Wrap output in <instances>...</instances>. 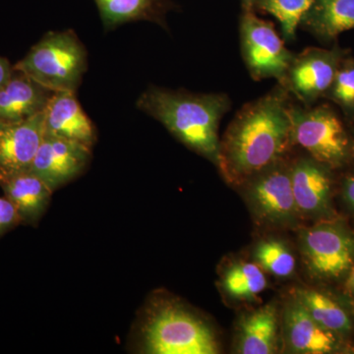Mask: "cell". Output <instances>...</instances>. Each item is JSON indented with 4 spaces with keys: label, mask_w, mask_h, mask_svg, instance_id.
Masks as SVG:
<instances>
[{
    "label": "cell",
    "mask_w": 354,
    "mask_h": 354,
    "mask_svg": "<svg viewBox=\"0 0 354 354\" xmlns=\"http://www.w3.org/2000/svg\"><path fill=\"white\" fill-rule=\"evenodd\" d=\"M44 134L77 142L92 149L95 130L77 101L75 92H55L44 111Z\"/></svg>",
    "instance_id": "10"
},
{
    "label": "cell",
    "mask_w": 354,
    "mask_h": 354,
    "mask_svg": "<svg viewBox=\"0 0 354 354\" xmlns=\"http://www.w3.org/2000/svg\"><path fill=\"white\" fill-rule=\"evenodd\" d=\"M315 0H260L261 8L281 23V30L286 39L295 38L297 26L313 6Z\"/></svg>",
    "instance_id": "22"
},
{
    "label": "cell",
    "mask_w": 354,
    "mask_h": 354,
    "mask_svg": "<svg viewBox=\"0 0 354 354\" xmlns=\"http://www.w3.org/2000/svg\"><path fill=\"white\" fill-rule=\"evenodd\" d=\"M249 1L259 2L260 0H249Z\"/></svg>",
    "instance_id": "29"
},
{
    "label": "cell",
    "mask_w": 354,
    "mask_h": 354,
    "mask_svg": "<svg viewBox=\"0 0 354 354\" xmlns=\"http://www.w3.org/2000/svg\"><path fill=\"white\" fill-rule=\"evenodd\" d=\"M353 152H354V148H353Z\"/></svg>",
    "instance_id": "30"
},
{
    "label": "cell",
    "mask_w": 354,
    "mask_h": 354,
    "mask_svg": "<svg viewBox=\"0 0 354 354\" xmlns=\"http://www.w3.org/2000/svg\"><path fill=\"white\" fill-rule=\"evenodd\" d=\"M344 197L348 204L354 208V176L351 177L344 185Z\"/></svg>",
    "instance_id": "27"
},
{
    "label": "cell",
    "mask_w": 354,
    "mask_h": 354,
    "mask_svg": "<svg viewBox=\"0 0 354 354\" xmlns=\"http://www.w3.org/2000/svg\"><path fill=\"white\" fill-rule=\"evenodd\" d=\"M266 286L264 272L252 263L232 266L223 278L225 291L237 299H252L265 290Z\"/></svg>",
    "instance_id": "21"
},
{
    "label": "cell",
    "mask_w": 354,
    "mask_h": 354,
    "mask_svg": "<svg viewBox=\"0 0 354 354\" xmlns=\"http://www.w3.org/2000/svg\"><path fill=\"white\" fill-rule=\"evenodd\" d=\"M292 139L322 164L339 165L348 153V136L341 120L327 106L290 109Z\"/></svg>",
    "instance_id": "5"
},
{
    "label": "cell",
    "mask_w": 354,
    "mask_h": 354,
    "mask_svg": "<svg viewBox=\"0 0 354 354\" xmlns=\"http://www.w3.org/2000/svg\"><path fill=\"white\" fill-rule=\"evenodd\" d=\"M302 22L317 34L334 38L354 29V0H315Z\"/></svg>",
    "instance_id": "18"
},
{
    "label": "cell",
    "mask_w": 354,
    "mask_h": 354,
    "mask_svg": "<svg viewBox=\"0 0 354 354\" xmlns=\"http://www.w3.org/2000/svg\"><path fill=\"white\" fill-rule=\"evenodd\" d=\"M290 179L297 211L319 214L328 209L330 180L322 167L311 160H300L291 171Z\"/></svg>",
    "instance_id": "16"
},
{
    "label": "cell",
    "mask_w": 354,
    "mask_h": 354,
    "mask_svg": "<svg viewBox=\"0 0 354 354\" xmlns=\"http://www.w3.org/2000/svg\"><path fill=\"white\" fill-rule=\"evenodd\" d=\"M13 66L7 58L0 57V88L9 80L12 75Z\"/></svg>",
    "instance_id": "26"
},
{
    "label": "cell",
    "mask_w": 354,
    "mask_h": 354,
    "mask_svg": "<svg viewBox=\"0 0 354 354\" xmlns=\"http://www.w3.org/2000/svg\"><path fill=\"white\" fill-rule=\"evenodd\" d=\"M55 93L13 67L0 88V122H21L44 113Z\"/></svg>",
    "instance_id": "11"
},
{
    "label": "cell",
    "mask_w": 354,
    "mask_h": 354,
    "mask_svg": "<svg viewBox=\"0 0 354 354\" xmlns=\"http://www.w3.org/2000/svg\"><path fill=\"white\" fill-rule=\"evenodd\" d=\"M290 109L281 93L239 111L220 146L218 162L230 178L242 179L274 165L292 138Z\"/></svg>",
    "instance_id": "1"
},
{
    "label": "cell",
    "mask_w": 354,
    "mask_h": 354,
    "mask_svg": "<svg viewBox=\"0 0 354 354\" xmlns=\"http://www.w3.org/2000/svg\"><path fill=\"white\" fill-rule=\"evenodd\" d=\"M241 41L244 60L254 78L286 76L292 55L270 23L247 11L241 20Z\"/></svg>",
    "instance_id": "6"
},
{
    "label": "cell",
    "mask_w": 354,
    "mask_h": 354,
    "mask_svg": "<svg viewBox=\"0 0 354 354\" xmlns=\"http://www.w3.org/2000/svg\"><path fill=\"white\" fill-rule=\"evenodd\" d=\"M255 256L262 268L274 276L286 278L295 271V257L281 242H262L256 249Z\"/></svg>",
    "instance_id": "23"
},
{
    "label": "cell",
    "mask_w": 354,
    "mask_h": 354,
    "mask_svg": "<svg viewBox=\"0 0 354 354\" xmlns=\"http://www.w3.org/2000/svg\"><path fill=\"white\" fill-rule=\"evenodd\" d=\"M297 300L324 329L335 334L351 330V318L344 309L324 293L316 290H299Z\"/></svg>",
    "instance_id": "20"
},
{
    "label": "cell",
    "mask_w": 354,
    "mask_h": 354,
    "mask_svg": "<svg viewBox=\"0 0 354 354\" xmlns=\"http://www.w3.org/2000/svg\"><path fill=\"white\" fill-rule=\"evenodd\" d=\"M333 97L344 109H354V66H346L335 73L333 82Z\"/></svg>",
    "instance_id": "24"
},
{
    "label": "cell",
    "mask_w": 354,
    "mask_h": 354,
    "mask_svg": "<svg viewBox=\"0 0 354 354\" xmlns=\"http://www.w3.org/2000/svg\"><path fill=\"white\" fill-rule=\"evenodd\" d=\"M140 351L149 354H216L211 328L183 305L156 302L148 307L139 332Z\"/></svg>",
    "instance_id": "3"
},
{
    "label": "cell",
    "mask_w": 354,
    "mask_h": 354,
    "mask_svg": "<svg viewBox=\"0 0 354 354\" xmlns=\"http://www.w3.org/2000/svg\"><path fill=\"white\" fill-rule=\"evenodd\" d=\"M302 250L310 270L320 278H339L354 266L353 239L337 225H321L305 230Z\"/></svg>",
    "instance_id": "7"
},
{
    "label": "cell",
    "mask_w": 354,
    "mask_h": 354,
    "mask_svg": "<svg viewBox=\"0 0 354 354\" xmlns=\"http://www.w3.org/2000/svg\"><path fill=\"white\" fill-rule=\"evenodd\" d=\"M3 196L17 211L21 225L36 227L48 211L53 191L36 174L21 172L0 180Z\"/></svg>",
    "instance_id": "13"
},
{
    "label": "cell",
    "mask_w": 354,
    "mask_h": 354,
    "mask_svg": "<svg viewBox=\"0 0 354 354\" xmlns=\"http://www.w3.org/2000/svg\"><path fill=\"white\" fill-rule=\"evenodd\" d=\"M21 225L17 211L6 197H0V239Z\"/></svg>",
    "instance_id": "25"
},
{
    "label": "cell",
    "mask_w": 354,
    "mask_h": 354,
    "mask_svg": "<svg viewBox=\"0 0 354 354\" xmlns=\"http://www.w3.org/2000/svg\"><path fill=\"white\" fill-rule=\"evenodd\" d=\"M137 106L162 122L184 145L218 162V128L230 109L227 95L150 88L139 97Z\"/></svg>",
    "instance_id": "2"
},
{
    "label": "cell",
    "mask_w": 354,
    "mask_h": 354,
    "mask_svg": "<svg viewBox=\"0 0 354 354\" xmlns=\"http://www.w3.org/2000/svg\"><path fill=\"white\" fill-rule=\"evenodd\" d=\"M92 158L88 147L44 134L30 171L36 174L53 192L80 176Z\"/></svg>",
    "instance_id": "8"
},
{
    "label": "cell",
    "mask_w": 354,
    "mask_h": 354,
    "mask_svg": "<svg viewBox=\"0 0 354 354\" xmlns=\"http://www.w3.org/2000/svg\"><path fill=\"white\" fill-rule=\"evenodd\" d=\"M337 71V59L332 53L311 50L293 58L285 77L300 100L312 102L332 86Z\"/></svg>",
    "instance_id": "12"
},
{
    "label": "cell",
    "mask_w": 354,
    "mask_h": 354,
    "mask_svg": "<svg viewBox=\"0 0 354 354\" xmlns=\"http://www.w3.org/2000/svg\"><path fill=\"white\" fill-rule=\"evenodd\" d=\"M348 288L349 290L354 291V266L353 269L351 270V274H349V278L348 281Z\"/></svg>",
    "instance_id": "28"
},
{
    "label": "cell",
    "mask_w": 354,
    "mask_h": 354,
    "mask_svg": "<svg viewBox=\"0 0 354 354\" xmlns=\"http://www.w3.org/2000/svg\"><path fill=\"white\" fill-rule=\"evenodd\" d=\"M278 314L274 306L256 310L241 326L239 351L242 354H271L276 351Z\"/></svg>",
    "instance_id": "17"
},
{
    "label": "cell",
    "mask_w": 354,
    "mask_h": 354,
    "mask_svg": "<svg viewBox=\"0 0 354 354\" xmlns=\"http://www.w3.org/2000/svg\"><path fill=\"white\" fill-rule=\"evenodd\" d=\"M106 29L131 21H160L162 0H95Z\"/></svg>",
    "instance_id": "19"
},
{
    "label": "cell",
    "mask_w": 354,
    "mask_h": 354,
    "mask_svg": "<svg viewBox=\"0 0 354 354\" xmlns=\"http://www.w3.org/2000/svg\"><path fill=\"white\" fill-rule=\"evenodd\" d=\"M335 335V333L321 327L298 300L286 309V337L292 353H334L339 348V339Z\"/></svg>",
    "instance_id": "14"
},
{
    "label": "cell",
    "mask_w": 354,
    "mask_h": 354,
    "mask_svg": "<svg viewBox=\"0 0 354 354\" xmlns=\"http://www.w3.org/2000/svg\"><path fill=\"white\" fill-rule=\"evenodd\" d=\"M44 136V113L21 122H0V180L30 171Z\"/></svg>",
    "instance_id": "9"
},
{
    "label": "cell",
    "mask_w": 354,
    "mask_h": 354,
    "mask_svg": "<svg viewBox=\"0 0 354 354\" xmlns=\"http://www.w3.org/2000/svg\"><path fill=\"white\" fill-rule=\"evenodd\" d=\"M13 67L53 92H75L87 70V53L75 32H48Z\"/></svg>",
    "instance_id": "4"
},
{
    "label": "cell",
    "mask_w": 354,
    "mask_h": 354,
    "mask_svg": "<svg viewBox=\"0 0 354 354\" xmlns=\"http://www.w3.org/2000/svg\"><path fill=\"white\" fill-rule=\"evenodd\" d=\"M250 196L260 215L270 221L290 220L297 211L290 174L286 171L266 174L253 184Z\"/></svg>",
    "instance_id": "15"
}]
</instances>
